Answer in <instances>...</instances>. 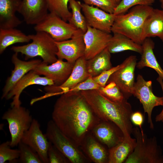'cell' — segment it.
<instances>
[{"mask_svg": "<svg viewBox=\"0 0 163 163\" xmlns=\"http://www.w3.org/2000/svg\"><path fill=\"white\" fill-rule=\"evenodd\" d=\"M50 142V141H49ZM48 151L49 163H69V160L50 142Z\"/></svg>", "mask_w": 163, "mask_h": 163, "instance_id": "d590c367", "label": "cell"}, {"mask_svg": "<svg viewBox=\"0 0 163 163\" xmlns=\"http://www.w3.org/2000/svg\"><path fill=\"white\" fill-rule=\"evenodd\" d=\"M80 91L101 120L113 123L121 130L125 137L131 136L133 128L131 117L133 112L127 99L116 102L107 99L97 90Z\"/></svg>", "mask_w": 163, "mask_h": 163, "instance_id": "7a4b0ae2", "label": "cell"}, {"mask_svg": "<svg viewBox=\"0 0 163 163\" xmlns=\"http://www.w3.org/2000/svg\"><path fill=\"white\" fill-rule=\"evenodd\" d=\"M155 2V0H121L116 7L113 14L115 15L124 14L135 6H151Z\"/></svg>", "mask_w": 163, "mask_h": 163, "instance_id": "d6a6232c", "label": "cell"}, {"mask_svg": "<svg viewBox=\"0 0 163 163\" xmlns=\"http://www.w3.org/2000/svg\"><path fill=\"white\" fill-rule=\"evenodd\" d=\"M79 147L91 161L95 163H108V151L91 132L85 136Z\"/></svg>", "mask_w": 163, "mask_h": 163, "instance_id": "44dd1931", "label": "cell"}, {"mask_svg": "<svg viewBox=\"0 0 163 163\" xmlns=\"http://www.w3.org/2000/svg\"><path fill=\"white\" fill-rule=\"evenodd\" d=\"M97 90L104 97L114 102H120L127 100L114 82H111L104 87L101 86Z\"/></svg>", "mask_w": 163, "mask_h": 163, "instance_id": "4dcf8cb0", "label": "cell"}, {"mask_svg": "<svg viewBox=\"0 0 163 163\" xmlns=\"http://www.w3.org/2000/svg\"><path fill=\"white\" fill-rule=\"evenodd\" d=\"M84 3L95 6L106 12L113 14L118 3L116 0H82Z\"/></svg>", "mask_w": 163, "mask_h": 163, "instance_id": "e575fe53", "label": "cell"}, {"mask_svg": "<svg viewBox=\"0 0 163 163\" xmlns=\"http://www.w3.org/2000/svg\"><path fill=\"white\" fill-rule=\"evenodd\" d=\"M21 141L28 145L38 155L43 163H49L48 151L50 142L40 129L37 120L33 119L29 129L24 134Z\"/></svg>", "mask_w": 163, "mask_h": 163, "instance_id": "4fadbf2b", "label": "cell"}, {"mask_svg": "<svg viewBox=\"0 0 163 163\" xmlns=\"http://www.w3.org/2000/svg\"><path fill=\"white\" fill-rule=\"evenodd\" d=\"M84 34L82 30L78 29L70 39L55 41L58 50L56 53L58 59H65L68 62L74 63L78 59L84 56L85 50Z\"/></svg>", "mask_w": 163, "mask_h": 163, "instance_id": "7c38bea8", "label": "cell"}, {"mask_svg": "<svg viewBox=\"0 0 163 163\" xmlns=\"http://www.w3.org/2000/svg\"><path fill=\"white\" fill-rule=\"evenodd\" d=\"M86 64L87 60L84 56L78 59L75 63L70 76L63 83L59 85H53L45 87L44 89L46 93L43 96V97L45 98L68 92L86 79L90 76Z\"/></svg>", "mask_w": 163, "mask_h": 163, "instance_id": "30bf717a", "label": "cell"}, {"mask_svg": "<svg viewBox=\"0 0 163 163\" xmlns=\"http://www.w3.org/2000/svg\"><path fill=\"white\" fill-rule=\"evenodd\" d=\"M161 3V7L162 9H163V0H159Z\"/></svg>", "mask_w": 163, "mask_h": 163, "instance_id": "60d3db41", "label": "cell"}, {"mask_svg": "<svg viewBox=\"0 0 163 163\" xmlns=\"http://www.w3.org/2000/svg\"><path fill=\"white\" fill-rule=\"evenodd\" d=\"M35 34L29 35L32 42L21 46H12L11 50L15 53L25 56L26 60L39 56L43 61L51 64L57 60L56 53L57 48L55 41L48 33L37 31Z\"/></svg>", "mask_w": 163, "mask_h": 163, "instance_id": "277c9868", "label": "cell"}, {"mask_svg": "<svg viewBox=\"0 0 163 163\" xmlns=\"http://www.w3.org/2000/svg\"><path fill=\"white\" fill-rule=\"evenodd\" d=\"M124 65L123 61L120 64L112 67L110 69L104 71L99 75L93 77L95 81L101 86L104 87L111 75Z\"/></svg>", "mask_w": 163, "mask_h": 163, "instance_id": "74e56055", "label": "cell"}, {"mask_svg": "<svg viewBox=\"0 0 163 163\" xmlns=\"http://www.w3.org/2000/svg\"><path fill=\"white\" fill-rule=\"evenodd\" d=\"M131 120L133 124L139 127L142 133H144L142 127L144 117L141 112L137 111L133 112L131 116Z\"/></svg>", "mask_w": 163, "mask_h": 163, "instance_id": "f35d334b", "label": "cell"}, {"mask_svg": "<svg viewBox=\"0 0 163 163\" xmlns=\"http://www.w3.org/2000/svg\"><path fill=\"white\" fill-rule=\"evenodd\" d=\"M132 134L136 140V146L125 163H163L162 150L155 136L149 138L138 127L133 128Z\"/></svg>", "mask_w": 163, "mask_h": 163, "instance_id": "5b68a950", "label": "cell"}, {"mask_svg": "<svg viewBox=\"0 0 163 163\" xmlns=\"http://www.w3.org/2000/svg\"><path fill=\"white\" fill-rule=\"evenodd\" d=\"M112 35L88 25L84 35L85 45L84 56L87 60L94 57L107 48Z\"/></svg>", "mask_w": 163, "mask_h": 163, "instance_id": "9a60e30c", "label": "cell"}, {"mask_svg": "<svg viewBox=\"0 0 163 163\" xmlns=\"http://www.w3.org/2000/svg\"><path fill=\"white\" fill-rule=\"evenodd\" d=\"M110 59L111 53L107 47L93 58L87 60V68L89 75L96 76L112 68Z\"/></svg>", "mask_w": 163, "mask_h": 163, "instance_id": "4316f807", "label": "cell"}, {"mask_svg": "<svg viewBox=\"0 0 163 163\" xmlns=\"http://www.w3.org/2000/svg\"><path fill=\"white\" fill-rule=\"evenodd\" d=\"M157 80L161 86L163 93V80L158 76L157 78ZM162 106H163V104ZM155 120L156 122H161L163 123V107L161 112L156 116Z\"/></svg>", "mask_w": 163, "mask_h": 163, "instance_id": "ab89813d", "label": "cell"}, {"mask_svg": "<svg viewBox=\"0 0 163 163\" xmlns=\"http://www.w3.org/2000/svg\"><path fill=\"white\" fill-rule=\"evenodd\" d=\"M11 148L10 141H7L0 145V163H4L7 161H17L19 156V150Z\"/></svg>", "mask_w": 163, "mask_h": 163, "instance_id": "836d02e7", "label": "cell"}, {"mask_svg": "<svg viewBox=\"0 0 163 163\" xmlns=\"http://www.w3.org/2000/svg\"><path fill=\"white\" fill-rule=\"evenodd\" d=\"M33 85L46 86L54 85L55 83L52 80L46 77L40 76L33 70L30 71L16 84L6 96L5 98L7 100L13 97L11 107L21 105L19 98L21 92L27 87Z\"/></svg>", "mask_w": 163, "mask_h": 163, "instance_id": "ac0fdd59", "label": "cell"}, {"mask_svg": "<svg viewBox=\"0 0 163 163\" xmlns=\"http://www.w3.org/2000/svg\"><path fill=\"white\" fill-rule=\"evenodd\" d=\"M91 133L109 149L122 142L125 137L121 130L114 123L101 120L93 127Z\"/></svg>", "mask_w": 163, "mask_h": 163, "instance_id": "e0dca14e", "label": "cell"}, {"mask_svg": "<svg viewBox=\"0 0 163 163\" xmlns=\"http://www.w3.org/2000/svg\"><path fill=\"white\" fill-rule=\"evenodd\" d=\"M116 1L117 2V3H118L121 1V0H116Z\"/></svg>", "mask_w": 163, "mask_h": 163, "instance_id": "b9f144b4", "label": "cell"}, {"mask_svg": "<svg viewBox=\"0 0 163 163\" xmlns=\"http://www.w3.org/2000/svg\"><path fill=\"white\" fill-rule=\"evenodd\" d=\"M107 48L111 53L130 50L141 54L142 51V45L136 43L123 34L117 33H113Z\"/></svg>", "mask_w": 163, "mask_h": 163, "instance_id": "484cf974", "label": "cell"}, {"mask_svg": "<svg viewBox=\"0 0 163 163\" xmlns=\"http://www.w3.org/2000/svg\"><path fill=\"white\" fill-rule=\"evenodd\" d=\"M28 35L14 28H0V53L2 54L10 46L17 43L29 42Z\"/></svg>", "mask_w": 163, "mask_h": 163, "instance_id": "83f0119b", "label": "cell"}, {"mask_svg": "<svg viewBox=\"0 0 163 163\" xmlns=\"http://www.w3.org/2000/svg\"><path fill=\"white\" fill-rule=\"evenodd\" d=\"M48 10L61 18L66 21H68L72 14L68 7L69 0H46Z\"/></svg>", "mask_w": 163, "mask_h": 163, "instance_id": "f546056e", "label": "cell"}, {"mask_svg": "<svg viewBox=\"0 0 163 163\" xmlns=\"http://www.w3.org/2000/svg\"><path fill=\"white\" fill-rule=\"evenodd\" d=\"M20 155L17 161L21 163H43L38 154L21 141L18 145Z\"/></svg>", "mask_w": 163, "mask_h": 163, "instance_id": "1f68e13d", "label": "cell"}, {"mask_svg": "<svg viewBox=\"0 0 163 163\" xmlns=\"http://www.w3.org/2000/svg\"><path fill=\"white\" fill-rule=\"evenodd\" d=\"M34 29L36 32L43 31L48 33L57 42L70 39L78 29L58 15L50 12L35 25Z\"/></svg>", "mask_w": 163, "mask_h": 163, "instance_id": "9c48e42d", "label": "cell"}, {"mask_svg": "<svg viewBox=\"0 0 163 163\" xmlns=\"http://www.w3.org/2000/svg\"><path fill=\"white\" fill-rule=\"evenodd\" d=\"M144 36L158 37L163 42V9L153 8L145 24Z\"/></svg>", "mask_w": 163, "mask_h": 163, "instance_id": "d4e9b609", "label": "cell"}, {"mask_svg": "<svg viewBox=\"0 0 163 163\" xmlns=\"http://www.w3.org/2000/svg\"><path fill=\"white\" fill-rule=\"evenodd\" d=\"M21 0H0V28H14L21 23L16 15Z\"/></svg>", "mask_w": 163, "mask_h": 163, "instance_id": "7402d4cb", "label": "cell"}, {"mask_svg": "<svg viewBox=\"0 0 163 163\" xmlns=\"http://www.w3.org/2000/svg\"><path fill=\"white\" fill-rule=\"evenodd\" d=\"M11 61L14 68L11 75L7 78L3 89L2 99L5 98L16 84L28 72L33 70L42 61L39 59L27 61L22 60L18 58V53H16L13 55Z\"/></svg>", "mask_w": 163, "mask_h": 163, "instance_id": "ffe728a7", "label": "cell"}, {"mask_svg": "<svg viewBox=\"0 0 163 163\" xmlns=\"http://www.w3.org/2000/svg\"><path fill=\"white\" fill-rule=\"evenodd\" d=\"M74 64L58 59L56 62L50 65L42 61L33 70L37 74L43 75L52 80L54 85H59L69 78Z\"/></svg>", "mask_w": 163, "mask_h": 163, "instance_id": "5bb4252c", "label": "cell"}, {"mask_svg": "<svg viewBox=\"0 0 163 163\" xmlns=\"http://www.w3.org/2000/svg\"><path fill=\"white\" fill-rule=\"evenodd\" d=\"M132 95L138 99L142 104L144 113L147 114L150 128L153 129L154 125L152 117V110L155 107L163 105V97L155 95L152 91V81H146L140 74L137 77Z\"/></svg>", "mask_w": 163, "mask_h": 163, "instance_id": "ba28073f", "label": "cell"}, {"mask_svg": "<svg viewBox=\"0 0 163 163\" xmlns=\"http://www.w3.org/2000/svg\"><path fill=\"white\" fill-rule=\"evenodd\" d=\"M101 86L95 81L93 77L89 76L86 79L70 89L69 91L78 92L89 90H97Z\"/></svg>", "mask_w": 163, "mask_h": 163, "instance_id": "8d00e7d4", "label": "cell"}, {"mask_svg": "<svg viewBox=\"0 0 163 163\" xmlns=\"http://www.w3.org/2000/svg\"><path fill=\"white\" fill-rule=\"evenodd\" d=\"M153 8L151 6L137 5L127 13L116 15L111 32L123 34L142 45L145 39V24Z\"/></svg>", "mask_w": 163, "mask_h": 163, "instance_id": "3957f363", "label": "cell"}, {"mask_svg": "<svg viewBox=\"0 0 163 163\" xmlns=\"http://www.w3.org/2000/svg\"><path fill=\"white\" fill-rule=\"evenodd\" d=\"M136 140L131 136L125 137L123 141L108 150V163H124L133 151Z\"/></svg>", "mask_w": 163, "mask_h": 163, "instance_id": "cb8c5ba5", "label": "cell"}, {"mask_svg": "<svg viewBox=\"0 0 163 163\" xmlns=\"http://www.w3.org/2000/svg\"><path fill=\"white\" fill-rule=\"evenodd\" d=\"M137 61L135 56L131 55L127 57L123 61L124 65L111 75L107 83V84L111 82H115L127 99L133 95Z\"/></svg>", "mask_w": 163, "mask_h": 163, "instance_id": "8fae6325", "label": "cell"}, {"mask_svg": "<svg viewBox=\"0 0 163 163\" xmlns=\"http://www.w3.org/2000/svg\"><path fill=\"white\" fill-rule=\"evenodd\" d=\"M2 118L6 120L8 125L11 147L18 146L33 120L30 111L21 105L14 106L3 114Z\"/></svg>", "mask_w": 163, "mask_h": 163, "instance_id": "52a82bcc", "label": "cell"}, {"mask_svg": "<svg viewBox=\"0 0 163 163\" xmlns=\"http://www.w3.org/2000/svg\"><path fill=\"white\" fill-rule=\"evenodd\" d=\"M52 117L60 130L79 147L101 120L80 91L61 94L55 104Z\"/></svg>", "mask_w": 163, "mask_h": 163, "instance_id": "6da1fadb", "label": "cell"}, {"mask_svg": "<svg viewBox=\"0 0 163 163\" xmlns=\"http://www.w3.org/2000/svg\"><path fill=\"white\" fill-rule=\"evenodd\" d=\"M45 135L48 139L72 163H89L91 161L80 147L64 134L52 120L47 125Z\"/></svg>", "mask_w": 163, "mask_h": 163, "instance_id": "8992f818", "label": "cell"}, {"mask_svg": "<svg viewBox=\"0 0 163 163\" xmlns=\"http://www.w3.org/2000/svg\"><path fill=\"white\" fill-rule=\"evenodd\" d=\"M48 11L46 0H21L18 12L27 24L36 25L46 17Z\"/></svg>", "mask_w": 163, "mask_h": 163, "instance_id": "d6986e66", "label": "cell"}, {"mask_svg": "<svg viewBox=\"0 0 163 163\" xmlns=\"http://www.w3.org/2000/svg\"><path fill=\"white\" fill-rule=\"evenodd\" d=\"M142 51L136 67L139 69L147 67L154 70L163 80V70L158 63L153 52L155 43L150 38H146L142 44Z\"/></svg>", "mask_w": 163, "mask_h": 163, "instance_id": "603a6c76", "label": "cell"}, {"mask_svg": "<svg viewBox=\"0 0 163 163\" xmlns=\"http://www.w3.org/2000/svg\"><path fill=\"white\" fill-rule=\"evenodd\" d=\"M69 4L72 14L69 23L85 33L87 30L88 25L84 15L81 12L82 3L76 0H69Z\"/></svg>", "mask_w": 163, "mask_h": 163, "instance_id": "f1b7e54d", "label": "cell"}, {"mask_svg": "<svg viewBox=\"0 0 163 163\" xmlns=\"http://www.w3.org/2000/svg\"><path fill=\"white\" fill-rule=\"evenodd\" d=\"M82 11L88 25L110 33L116 15L96 7L82 3Z\"/></svg>", "mask_w": 163, "mask_h": 163, "instance_id": "2e32d148", "label": "cell"}]
</instances>
